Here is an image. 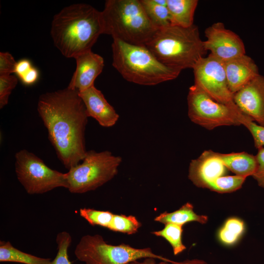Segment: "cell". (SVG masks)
<instances>
[{"instance_id":"ba28073f","label":"cell","mask_w":264,"mask_h":264,"mask_svg":"<svg viewBox=\"0 0 264 264\" xmlns=\"http://www.w3.org/2000/svg\"><path fill=\"white\" fill-rule=\"evenodd\" d=\"M188 114L194 123L211 130L223 126H239L244 118L238 107L219 103L194 84L187 95Z\"/></svg>"},{"instance_id":"5b68a950","label":"cell","mask_w":264,"mask_h":264,"mask_svg":"<svg viewBox=\"0 0 264 264\" xmlns=\"http://www.w3.org/2000/svg\"><path fill=\"white\" fill-rule=\"evenodd\" d=\"M112 66L127 81L141 85H156L177 78L181 70L160 63L145 46L113 39Z\"/></svg>"},{"instance_id":"9c48e42d","label":"cell","mask_w":264,"mask_h":264,"mask_svg":"<svg viewBox=\"0 0 264 264\" xmlns=\"http://www.w3.org/2000/svg\"><path fill=\"white\" fill-rule=\"evenodd\" d=\"M17 179L30 195L42 194L58 187L68 188L66 173L47 166L34 154L22 150L15 154Z\"/></svg>"},{"instance_id":"ac0fdd59","label":"cell","mask_w":264,"mask_h":264,"mask_svg":"<svg viewBox=\"0 0 264 264\" xmlns=\"http://www.w3.org/2000/svg\"><path fill=\"white\" fill-rule=\"evenodd\" d=\"M197 0H167L172 25L189 27L194 24Z\"/></svg>"},{"instance_id":"7c38bea8","label":"cell","mask_w":264,"mask_h":264,"mask_svg":"<svg viewBox=\"0 0 264 264\" xmlns=\"http://www.w3.org/2000/svg\"><path fill=\"white\" fill-rule=\"evenodd\" d=\"M234 102L244 114L264 127V77L259 75L234 94Z\"/></svg>"},{"instance_id":"1f68e13d","label":"cell","mask_w":264,"mask_h":264,"mask_svg":"<svg viewBox=\"0 0 264 264\" xmlns=\"http://www.w3.org/2000/svg\"><path fill=\"white\" fill-rule=\"evenodd\" d=\"M32 66L30 60L27 59H22L16 62L14 73L20 79Z\"/></svg>"},{"instance_id":"cb8c5ba5","label":"cell","mask_w":264,"mask_h":264,"mask_svg":"<svg viewBox=\"0 0 264 264\" xmlns=\"http://www.w3.org/2000/svg\"><path fill=\"white\" fill-rule=\"evenodd\" d=\"M141 226V223L132 215L114 214L108 229L128 235L136 233Z\"/></svg>"},{"instance_id":"f546056e","label":"cell","mask_w":264,"mask_h":264,"mask_svg":"<svg viewBox=\"0 0 264 264\" xmlns=\"http://www.w3.org/2000/svg\"><path fill=\"white\" fill-rule=\"evenodd\" d=\"M256 156L257 167L252 176L256 180L258 185L264 188V147L258 149Z\"/></svg>"},{"instance_id":"83f0119b","label":"cell","mask_w":264,"mask_h":264,"mask_svg":"<svg viewBox=\"0 0 264 264\" xmlns=\"http://www.w3.org/2000/svg\"><path fill=\"white\" fill-rule=\"evenodd\" d=\"M251 133L254 146L257 149L264 147V127L261 126L245 115L241 122Z\"/></svg>"},{"instance_id":"603a6c76","label":"cell","mask_w":264,"mask_h":264,"mask_svg":"<svg viewBox=\"0 0 264 264\" xmlns=\"http://www.w3.org/2000/svg\"><path fill=\"white\" fill-rule=\"evenodd\" d=\"M244 229V224L242 220L236 218H229L220 230L219 239L225 245H233L242 235Z\"/></svg>"},{"instance_id":"ffe728a7","label":"cell","mask_w":264,"mask_h":264,"mask_svg":"<svg viewBox=\"0 0 264 264\" xmlns=\"http://www.w3.org/2000/svg\"><path fill=\"white\" fill-rule=\"evenodd\" d=\"M0 262L24 264H50L49 258L38 257L23 252L14 247L10 242H0Z\"/></svg>"},{"instance_id":"30bf717a","label":"cell","mask_w":264,"mask_h":264,"mask_svg":"<svg viewBox=\"0 0 264 264\" xmlns=\"http://www.w3.org/2000/svg\"><path fill=\"white\" fill-rule=\"evenodd\" d=\"M192 69L195 85L215 101L237 107L228 87L223 62L209 54L200 59Z\"/></svg>"},{"instance_id":"d6a6232c","label":"cell","mask_w":264,"mask_h":264,"mask_svg":"<svg viewBox=\"0 0 264 264\" xmlns=\"http://www.w3.org/2000/svg\"><path fill=\"white\" fill-rule=\"evenodd\" d=\"M128 264H175L167 261H161L159 263H157L156 259L153 258H147L144 259L142 262L138 260L132 262Z\"/></svg>"},{"instance_id":"4316f807","label":"cell","mask_w":264,"mask_h":264,"mask_svg":"<svg viewBox=\"0 0 264 264\" xmlns=\"http://www.w3.org/2000/svg\"><path fill=\"white\" fill-rule=\"evenodd\" d=\"M18 81L17 77L14 75L0 76V109L8 104L9 96Z\"/></svg>"},{"instance_id":"5bb4252c","label":"cell","mask_w":264,"mask_h":264,"mask_svg":"<svg viewBox=\"0 0 264 264\" xmlns=\"http://www.w3.org/2000/svg\"><path fill=\"white\" fill-rule=\"evenodd\" d=\"M76 67L67 86L78 91L94 85V82L104 66L103 58L91 50L86 51L75 58Z\"/></svg>"},{"instance_id":"4fadbf2b","label":"cell","mask_w":264,"mask_h":264,"mask_svg":"<svg viewBox=\"0 0 264 264\" xmlns=\"http://www.w3.org/2000/svg\"><path fill=\"white\" fill-rule=\"evenodd\" d=\"M226 169L220 159V153L206 150L191 160L188 178L196 186L206 188L210 183L224 176Z\"/></svg>"},{"instance_id":"2e32d148","label":"cell","mask_w":264,"mask_h":264,"mask_svg":"<svg viewBox=\"0 0 264 264\" xmlns=\"http://www.w3.org/2000/svg\"><path fill=\"white\" fill-rule=\"evenodd\" d=\"M224 66L228 87L233 94L260 75L257 66L246 54L224 62Z\"/></svg>"},{"instance_id":"7a4b0ae2","label":"cell","mask_w":264,"mask_h":264,"mask_svg":"<svg viewBox=\"0 0 264 264\" xmlns=\"http://www.w3.org/2000/svg\"><path fill=\"white\" fill-rule=\"evenodd\" d=\"M50 33L61 53L66 58H75L91 49L103 34L101 11L85 3L67 6L54 16Z\"/></svg>"},{"instance_id":"8fae6325","label":"cell","mask_w":264,"mask_h":264,"mask_svg":"<svg viewBox=\"0 0 264 264\" xmlns=\"http://www.w3.org/2000/svg\"><path fill=\"white\" fill-rule=\"evenodd\" d=\"M206 40L203 41L205 50L218 60L225 62L245 54L244 44L232 31L225 27L221 22H217L206 29Z\"/></svg>"},{"instance_id":"44dd1931","label":"cell","mask_w":264,"mask_h":264,"mask_svg":"<svg viewBox=\"0 0 264 264\" xmlns=\"http://www.w3.org/2000/svg\"><path fill=\"white\" fill-rule=\"evenodd\" d=\"M150 20L157 28L171 24L167 0H140Z\"/></svg>"},{"instance_id":"8992f818","label":"cell","mask_w":264,"mask_h":264,"mask_svg":"<svg viewBox=\"0 0 264 264\" xmlns=\"http://www.w3.org/2000/svg\"><path fill=\"white\" fill-rule=\"evenodd\" d=\"M122 161L120 156L109 151H87L82 162L66 173L67 189L74 194L95 190L117 174Z\"/></svg>"},{"instance_id":"7402d4cb","label":"cell","mask_w":264,"mask_h":264,"mask_svg":"<svg viewBox=\"0 0 264 264\" xmlns=\"http://www.w3.org/2000/svg\"><path fill=\"white\" fill-rule=\"evenodd\" d=\"M164 225L162 229L153 231L152 233L165 239L171 245L174 254L177 255L186 248L182 241L183 226L174 223Z\"/></svg>"},{"instance_id":"d6986e66","label":"cell","mask_w":264,"mask_h":264,"mask_svg":"<svg viewBox=\"0 0 264 264\" xmlns=\"http://www.w3.org/2000/svg\"><path fill=\"white\" fill-rule=\"evenodd\" d=\"M154 221L166 224L174 223L183 226L184 224L196 221L201 224L206 223L208 221V217L196 214L194 211L193 205L187 202L179 209L172 212L166 211L156 216Z\"/></svg>"},{"instance_id":"9a60e30c","label":"cell","mask_w":264,"mask_h":264,"mask_svg":"<svg viewBox=\"0 0 264 264\" xmlns=\"http://www.w3.org/2000/svg\"><path fill=\"white\" fill-rule=\"evenodd\" d=\"M89 117L95 119L100 125L109 128L113 126L119 115L94 85L79 91Z\"/></svg>"},{"instance_id":"e0dca14e","label":"cell","mask_w":264,"mask_h":264,"mask_svg":"<svg viewBox=\"0 0 264 264\" xmlns=\"http://www.w3.org/2000/svg\"><path fill=\"white\" fill-rule=\"evenodd\" d=\"M220 158L226 168L236 176L245 177L252 176L257 169L256 155L245 152L220 153Z\"/></svg>"},{"instance_id":"3957f363","label":"cell","mask_w":264,"mask_h":264,"mask_svg":"<svg viewBox=\"0 0 264 264\" xmlns=\"http://www.w3.org/2000/svg\"><path fill=\"white\" fill-rule=\"evenodd\" d=\"M145 46L160 63L180 70L193 68L206 52L195 24L160 28Z\"/></svg>"},{"instance_id":"4dcf8cb0","label":"cell","mask_w":264,"mask_h":264,"mask_svg":"<svg viewBox=\"0 0 264 264\" xmlns=\"http://www.w3.org/2000/svg\"><path fill=\"white\" fill-rule=\"evenodd\" d=\"M39 78V71L37 68L32 66L25 74L20 78L23 84L31 86L36 83Z\"/></svg>"},{"instance_id":"d4e9b609","label":"cell","mask_w":264,"mask_h":264,"mask_svg":"<svg viewBox=\"0 0 264 264\" xmlns=\"http://www.w3.org/2000/svg\"><path fill=\"white\" fill-rule=\"evenodd\" d=\"M246 178L236 175L222 176L208 184L206 188L220 193H231L240 189Z\"/></svg>"},{"instance_id":"f1b7e54d","label":"cell","mask_w":264,"mask_h":264,"mask_svg":"<svg viewBox=\"0 0 264 264\" xmlns=\"http://www.w3.org/2000/svg\"><path fill=\"white\" fill-rule=\"evenodd\" d=\"M16 62L10 53L0 52V76L9 75L14 73Z\"/></svg>"},{"instance_id":"484cf974","label":"cell","mask_w":264,"mask_h":264,"mask_svg":"<svg viewBox=\"0 0 264 264\" xmlns=\"http://www.w3.org/2000/svg\"><path fill=\"white\" fill-rule=\"evenodd\" d=\"M80 216L90 225H99L108 228L112 219L114 214L109 211L97 210L90 208L80 209Z\"/></svg>"},{"instance_id":"6da1fadb","label":"cell","mask_w":264,"mask_h":264,"mask_svg":"<svg viewBox=\"0 0 264 264\" xmlns=\"http://www.w3.org/2000/svg\"><path fill=\"white\" fill-rule=\"evenodd\" d=\"M37 110L65 167L69 170L79 164L87 152L85 133L89 116L79 91L67 87L43 94Z\"/></svg>"},{"instance_id":"52a82bcc","label":"cell","mask_w":264,"mask_h":264,"mask_svg":"<svg viewBox=\"0 0 264 264\" xmlns=\"http://www.w3.org/2000/svg\"><path fill=\"white\" fill-rule=\"evenodd\" d=\"M74 254L85 264H128L147 258L172 262L154 253L149 247L137 248L125 243L109 244L99 234L83 236L75 247Z\"/></svg>"},{"instance_id":"277c9868","label":"cell","mask_w":264,"mask_h":264,"mask_svg":"<svg viewBox=\"0 0 264 264\" xmlns=\"http://www.w3.org/2000/svg\"><path fill=\"white\" fill-rule=\"evenodd\" d=\"M101 14L103 34L130 44L145 46L159 29L140 0H106Z\"/></svg>"}]
</instances>
